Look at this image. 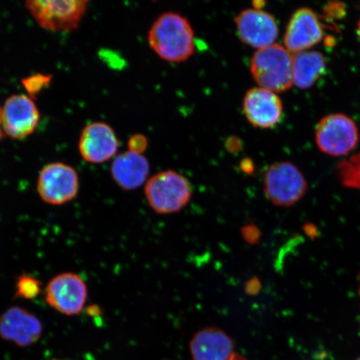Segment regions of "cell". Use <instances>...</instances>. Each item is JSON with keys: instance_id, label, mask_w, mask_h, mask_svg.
Segmentation results:
<instances>
[{"instance_id": "20", "label": "cell", "mask_w": 360, "mask_h": 360, "mask_svg": "<svg viewBox=\"0 0 360 360\" xmlns=\"http://www.w3.org/2000/svg\"><path fill=\"white\" fill-rule=\"evenodd\" d=\"M128 147L129 151L142 155L148 147L147 138L141 134H134L129 139Z\"/></svg>"}, {"instance_id": "25", "label": "cell", "mask_w": 360, "mask_h": 360, "mask_svg": "<svg viewBox=\"0 0 360 360\" xmlns=\"http://www.w3.org/2000/svg\"><path fill=\"white\" fill-rule=\"evenodd\" d=\"M357 30H358L359 37L360 39V20L358 22Z\"/></svg>"}, {"instance_id": "4", "label": "cell", "mask_w": 360, "mask_h": 360, "mask_svg": "<svg viewBox=\"0 0 360 360\" xmlns=\"http://www.w3.org/2000/svg\"><path fill=\"white\" fill-rule=\"evenodd\" d=\"M308 184L300 170L290 162H278L269 166L264 178L267 199L278 207L295 205L305 195Z\"/></svg>"}, {"instance_id": "18", "label": "cell", "mask_w": 360, "mask_h": 360, "mask_svg": "<svg viewBox=\"0 0 360 360\" xmlns=\"http://www.w3.org/2000/svg\"><path fill=\"white\" fill-rule=\"evenodd\" d=\"M42 283L30 274H22L16 282L15 295L18 298L34 300L41 294Z\"/></svg>"}, {"instance_id": "2", "label": "cell", "mask_w": 360, "mask_h": 360, "mask_svg": "<svg viewBox=\"0 0 360 360\" xmlns=\"http://www.w3.org/2000/svg\"><path fill=\"white\" fill-rule=\"evenodd\" d=\"M250 72L260 88L274 93L285 92L294 84L292 56L278 44L258 49L251 58Z\"/></svg>"}, {"instance_id": "3", "label": "cell", "mask_w": 360, "mask_h": 360, "mask_svg": "<svg viewBox=\"0 0 360 360\" xmlns=\"http://www.w3.org/2000/svg\"><path fill=\"white\" fill-rule=\"evenodd\" d=\"M146 200L151 209L160 214L179 212L191 201L192 188L188 180L174 170L158 173L148 180Z\"/></svg>"}, {"instance_id": "13", "label": "cell", "mask_w": 360, "mask_h": 360, "mask_svg": "<svg viewBox=\"0 0 360 360\" xmlns=\"http://www.w3.org/2000/svg\"><path fill=\"white\" fill-rule=\"evenodd\" d=\"M42 332L43 326L39 318L18 306L8 309L0 315V336L20 347L35 344Z\"/></svg>"}, {"instance_id": "23", "label": "cell", "mask_w": 360, "mask_h": 360, "mask_svg": "<svg viewBox=\"0 0 360 360\" xmlns=\"http://www.w3.org/2000/svg\"><path fill=\"white\" fill-rule=\"evenodd\" d=\"M4 133L2 129V124H1V107H0V141H2L4 138Z\"/></svg>"}, {"instance_id": "21", "label": "cell", "mask_w": 360, "mask_h": 360, "mask_svg": "<svg viewBox=\"0 0 360 360\" xmlns=\"http://www.w3.org/2000/svg\"><path fill=\"white\" fill-rule=\"evenodd\" d=\"M226 148L229 152L236 153L241 150L242 143L240 139L231 137L227 139Z\"/></svg>"}, {"instance_id": "26", "label": "cell", "mask_w": 360, "mask_h": 360, "mask_svg": "<svg viewBox=\"0 0 360 360\" xmlns=\"http://www.w3.org/2000/svg\"><path fill=\"white\" fill-rule=\"evenodd\" d=\"M356 360H360V357H359Z\"/></svg>"}, {"instance_id": "8", "label": "cell", "mask_w": 360, "mask_h": 360, "mask_svg": "<svg viewBox=\"0 0 360 360\" xmlns=\"http://www.w3.org/2000/svg\"><path fill=\"white\" fill-rule=\"evenodd\" d=\"M88 298L86 283L74 273L58 274L45 289V300L57 312L74 316L83 311Z\"/></svg>"}, {"instance_id": "15", "label": "cell", "mask_w": 360, "mask_h": 360, "mask_svg": "<svg viewBox=\"0 0 360 360\" xmlns=\"http://www.w3.org/2000/svg\"><path fill=\"white\" fill-rule=\"evenodd\" d=\"M193 360H229L235 354L232 338L217 327H207L195 333L190 343Z\"/></svg>"}, {"instance_id": "19", "label": "cell", "mask_w": 360, "mask_h": 360, "mask_svg": "<svg viewBox=\"0 0 360 360\" xmlns=\"http://www.w3.org/2000/svg\"><path fill=\"white\" fill-rule=\"evenodd\" d=\"M52 75L35 74L22 79L21 82L28 93V96L35 100L38 94L51 83Z\"/></svg>"}, {"instance_id": "12", "label": "cell", "mask_w": 360, "mask_h": 360, "mask_svg": "<svg viewBox=\"0 0 360 360\" xmlns=\"http://www.w3.org/2000/svg\"><path fill=\"white\" fill-rule=\"evenodd\" d=\"M78 147L81 157L88 163L102 164L115 156L120 143L110 125L94 122L82 130Z\"/></svg>"}, {"instance_id": "7", "label": "cell", "mask_w": 360, "mask_h": 360, "mask_svg": "<svg viewBox=\"0 0 360 360\" xmlns=\"http://www.w3.org/2000/svg\"><path fill=\"white\" fill-rule=\"evenodd\" d=\"M315 141L323 153L343 156L352 151L359 142V130L352 119L343 114L323 117L317 125Z\"/></svg>"}, {"instance_id": "5", "label": "cell", "mask_w": 360, "mask_h": 360, "mask_svg": "<svg viewBox=\"0 0 360 360\" xmlns=\"http://www.w3.org/2000/svg\"><path fill=\"white\" fill-rule=\"evenodd\" d=\"M89 1L67 0V1H41L29 0L25 3L27 10L42 29L55 32L77 29L85 13Z\"/></svg>"}, {"instance_id": "11", "label": "cell", "mask_w": 360, "mask_h": 360, "mask_svg": "<svg viewBox=\"0 0 360 360\" xmlns=\"http://www.w3.org/2000/svg\"><path fill=\"white\" fill-rule=\"evenodd\" d=\"M323 25L316 13L309 8H300L288 22L283 43L291 53L307 51L323 38Z\"/></svg>"}, {"instance_id": "14", "label": "cell", "mask_w": 360, "mask_h": 360, "mask_svg": "<svg viewBox=\"0 0 360 360\" xmlns=\"http://www.w3.org/2000/svg\"><path fill=\"white\" fill-rule=\"evenodd\" d=\"M243 111L255 127L269 129L280 122L283 103L276 93L264 88H253L245 94Z\"/></svg>"}, {"instance_id": "24", "label": "cell", "mask_w": 360, "mask_h": 360, "mask_svg": "<svg viewBox=\"0 0 360 360\" xmlns=\"http://www.w3.org/2000/svg\"><path fill=\"white\" fill-rule=\"evenodd\" d=\"M229 360H248L246 358L241 356V355L235 354L233 357Z\"/></svg>"}, {"instance_id": "6", "label": "cell", "mask_w": 360, "mask_h": 360, "mask_svg": "<svg viewBox=\"0 0 360 360\" xmlns=\"http://www.w3.org/2000/svg\"><path fill=\"white\" fill-rule=\"evenodd\" d=\"M79 190L77 171L69 165L55 162L45 165L39 172L37 192L49 205H65L75 199Z\"/></svg>"}, {"instance_id": "10", "label": "cell", "mask_w": 360, "mask_h": 360, "mask_svg": "<svg viewBox=\"0 0 360 360\" xmlns=\"http://www.w3.org/2000/svg\"><path fill=\"white\" fill-rule=\"evenodd\" d=\"M238 37L248 46L258 49L274 44L278 34V25L274 17L266 11L248 8L236 18Z\"/></svg>"}, {"instance_id": "22", "label": "cell", "mask_w": 360, "mask_h": 360, "mask_svg": "<svg viewBox=\"0 0 360 360\" xmlns=\"http://www.w3.org/2000/svg\"><path fill=\"white\" fill-rule=\"evenodd\" d=\"M240 169L247 174L253 172L255 169L253 161L250 159L243 160L240 164Z\"/></svg>"}, {"instance_id": "1", "label": "cell", "mask_w": 360, "mask_h": 360, "mask_svg": "<svg viewBox=\"0 0 360 360\" xmlns=\"http://www.w3.org/2000/svg\"><path fill=\"white\" fill-rule=\"evenodd\" d=\"M148 42L158 56L171 63H181L195 53V32L186 17L174 12L158 18L148 34Z\"/></svg>"}, {"instance_id": "9", "label": "cell", "mask_w": 360, "mask_h": 360, "mask_svg": "<svg viewBox=\"0 0 360 360\" xmlns=\"http://www.w3.org/2000/svg\"><path fill=\"white\" fill-rule=\"evenodd\" d=\"M40 112L33 98L26 94H13L1 107V124L4 134L24 139L34 134Z\"/></svg>"}, {"instance_id": "17", "label": "cell", "mask_w": 360, "mask_h": 360, "mask_svg": "<svg viewBox=\"0 0 360 360\" xmlns=\"http://www.w3.org/2000/svg\"><path fill=\"white\" fill-rule=\"evenodd\" d=\"M326 60L318 51H303L292 56V79L296 87L309 89L326 73Z\"/></svg>"}, {"instance_id": "16", "label": "cell", "mask_w": 360, "mask_h": 360, "mask_svg": "<svg viewBox=\"0 0 360 360\" xmlns=\"http://www.w3.org/2000/svg\"><path fill=\"white\" fill-rule=\"evenodd\" d=\"M150 164L145 156L126 151L117 156L111 166V175L117 186L124 191L136 190L146 181Z\"/></svg>"}]
</instances>
